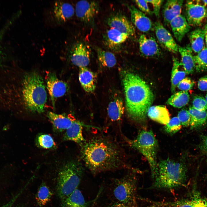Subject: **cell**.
I'll return each instance as SVG.
<instances>
[{
  "mask_svg": "<svg viewBox=\"0 0 207 207\" xmlns=\"http://www.w3.org/2000/svg\"><path fill=\"white\" fill-rule=\"evenodd\" d=\"M81 158L93 174L122 167L124 163L120 148L112 141L103 137L93 138L81 145Z\"/></svg>",
  "mask_w": 207,
  "mask_h": 207,
  "instance_id": "6da1fadb",
  "label": "cell"
},
{
  "mask_svg": "<svg viewBox=\"0 0 207 207\" xmlns=\"http://www.w3.org/2000/svg\"><path fill=\"white\" fill-rule=\"evenodd\" d=\"M128 115L139 123L146 120L154 95L148 85L138 75L128 72L122 78Z\"/></svg>",
  "mask_w": 207,
  "mask_h": 207,
  "instance_id": "7a4b0ae2",
  "label": "cell"
},
{
  "mask_svg": "<svg viewBox=\"0 0 207 207\" xmlns=\"http://www.w3.org/2000/svg\"><path fill=\"white\" fill-rule=\"evenodd\" d=\"M22 97L28 110L34 113H41L44 111L47 96L42 78L33 72L24 76L22 82Z\"/></svg>",
  "mask_w": 207,
  "mask_h": 207,
  "instance_id": "3957f363",
  "label": "cell"
},
{
  "mask_svg": "<svg viewBox=\"0 0 207 207\" xmlns=\"http://www.w3.org/2000/svg\"><path fill=\"white\" fill-rule=\"evenodd\" d=\"M187 169L183 163L167 158L158 163V172L154 186L171 189L182 186L186 179Z\"/></svg>",
  "mask_w": 207,
  "mask_h": 207,
  "instance_id": "277c9868",
  "label": "cell"
},
{
  "mask_svg": "<svg viewBox=\"0 0 207 207\" xmlns=\"http://www.w3.org/2000/svg\"><path fill=\"white\" fill-rule=\"evenodd\" d=\"M83 173V166L76 161L68 162L60 169L57 178V191L62 202L77 188Z\"/></svg>",
  "mask_w": 207,
  "mask_h": 207,
  "instance_id": "5b68a950",
  "label": "cell"
},
{
  "mask_svg": "<svg viewBox=\"0 0 207 207\" xmlns=\"http://www.w3.org/2000/svg\"><path fill=\"white\" fill-rule=\"evenodd\" d=\"M128 142L131 147L145 157L151 169L152 177L154 179L158 172L157 155L158 144L153 133L151 130H142L136 138L129 140Z\"/></svg>",
  "mask_w": 207,
  "mask_h": 207,
  "instance_id": "8992f818",
  "label": "cell"
},
{
  "mask_svg": "<svg viewBox=\"0 0 207 207\" xmlns=\"http://www.w3.org/2000/svg\"><path fill=\"white\" fill-rule=\"evenodd\" d=\"M136 189L134 178L127 175L116 180L113 194L117 202L133 206L135 200Z\"/></svg>",
  "mask_w": 207,
  "mask_h": 207,
  "instance_id": "52a82bcc",
  "label": "cell"
},
{
  "mask_svg": "<svg viewBox=\"0 0 207 207\" xmlns=\"http://www.w3.org/2000/svg\"><path fill=\"white\" fill-rule=\"evenodd\" d=\"M185 12V18L190 26H201L207 18V9L206 7L198 3L196 0L187 1Z\"/></svg>",
  "mask_w": 207,
  "mask_h": 207,
  "instance_id": "ba28073f",
  "label": "cell"
},
{
  "mask_svg": "<svg viewBox=\"0 0 207 207\" xmlns=\"http://www.w3.org/2000/svg\"><path fill=\"white\" fill-rule=\"evenodd\" d=\"M75 10L79 19L85 23L91 24L98 13L99 5L94 1H80L76 3Z\"/></svg>",
  "mask_w": 207,
  "mask_h": 207,
  "instance_id": "9c48e42d",
  "label": "cell"
},
{
  "mask_svg": "<svg viewBox=\"0 0 207 207\" xmlns=\"http://www.w3.org/2000/svg\"><path fill=\"white\" fill-rule=\"evenodd\" d=\"M46 78L47 88L54 108L56 99L65 94L68 89V85L66 82L59 79L53 72L48 73Z\"/></svg>",
  "mask_w": 207,
  "mask_h": 207,
  "instance_id": "30bf717a",
  "label": "cell"
},
{
  "mask_svg": "<svg viewBox=\"0 0 207 207\" xmlns=\"http://www.w3.org/2000/svg\"><path fill=\"white\" fill-rule=\"evenodd\" d=\"M91 52L87 45L82 42L76 43L70 51V58L72 63L80 68L86 67L90 62Z\"/></svg>",
  "mask_w": 207,
  "mask_h": 207,
  "instance_id": "8fae6325",
  "label": "cell"
},
{
  "mask_svg": "<svg viewBox=\"0 0 207 207\" xmlns=\"http://www.w3.org/2000/svg\"><path fill=\"white\" fill-rule=\"evenodd\" d=\"M156 35L159 43L164 48L174 53L178 52V46L171 34L159 21L153 25Z\"/></svg>",
  "mask_w": 207,
  "mask_h": 207,
  "instance_id": "7c38bea8",
  "label": "cell"
},
{
  "mask_svg": "<svg viewBox=\"0 0 207 207\" xmlns=\"http://www.w3.org/2000/svg\"><path fill=\"white\" fill-rule=\"evenodd\" d=\"M138 42L139 52L143 56L155 57L161 54L160 48L154 37L143 34L140 36Z\"/></svg>",
  "mask_w": 207,
  "mask_h": 207,
  "instance_id": "4fadbf2b",
  "label": "cell"
},
{
  "mask_svg": "<svg viewBox=\"0 0 207 207\" xmlns=\"http://www.w3.org/2000/svg\"><path fill=\"white\" fill-rule=\"evenodd\" d=\"M127 7L130 13L132 22L139 30L146 32L152 30V22L144 13L133 5H128Z\"/></svg>",
  "mask_w": 207,
  "mask_h": 207,
  "instance_id": "5bb4252c",
  "label": "cell"
},
{
  "mask_svg": "<svg viewBox=\"0 0 207 207\" xmlns=\"http://www.w3.org/2000/svg\"><path fill=\"white\" fill-rule=\"evenodd\" d=\"M74 12L73 6L69 3L58 1L54 4L53 16L58 23L62 24L66 22L73 16Z\"/></svg>",
  "mask_w": 207,
  "mask_h": 207,
  "instance_id": "9a60e30c",
  "label": "cell"
},
{
  "mask_svg": "<svg viewBox=\"0 0 207 207\" xmlns=\"http://www.w3.org/2000/svg\"><path fill=\"white\" fill-rule=\"evenodd\" d=\"M107 23L111 28L117 30L129 37L135 34V30L133 24L123 15L118 14L110 16L107 20Z\"/></svg>",
  "mask_w": 207,
  "mask_h": 207,
  "instance_id": "2e32d148",
  "label": "cell"
},
{
  "mask_svg": "<svg viewBox=\"0 0 207 207\" xmlns=\"http://www.w3.org/2000/svg\"><path fill=\"white\" fill-rule=\"evenodd\" d=\"M183 1L169 0L164 4L162 15L165 24H169L171 21L181 15Z\"/></svg>",
  "mask_w": 207,
  "mask_h": 207,
  "instance_id": "e0dca14e",
  "label": "cell"
},
{
  "mask_svg": "<svg viewBox=\"0 0 207 207\" xmlns=\"http://www.w3.org/2000/svg\"><path fill=\"white\" fill-rule=\"evenodd\" d=\"M97 76L95 73L86 67L79 68L78 79L85 91L93 92L96 88Z\"/></svg>",
  "mask_w": 207,
  "mask_h": 207,
  "instance_id": "ac0fdd59",
  "label": "cell"
},
{
  "mask_svg": "<svg viewBox=\"0 0 207 207\" xmlns=\"http://www.w3.org/2000/svg\"><path fill=\"white\" fill-rule=\"evenodd\" d=\"M169 24L174 37L179 42L182 41L191 29L185 17L181 15L172 20Z\"/></svg>",
  "mask_w": 207,
  "mask_h": 207,
  "instance_id": "d6986e66",
  "label": "cell"
},
{
  "mask_svg": "<svg viewBox=\"0 0 207 207\" xmlns=\"http://www.w3.org/2000/svg\"><path fill=\"white\" fill-rule=\"evenodd\" d=\"M84 126L90 127L75 119L73 121L71 126L66 130L64 135V139L73 141L82 145L86 141L82 133Z\"/></svg>",
  "mask_w": 207,
  "mask_h": 207,
  "instance_id": "ffe728a7",
  "label": "cell"
},
{
  "mask_svg": "<svg viewBox=\"0 0 207 207\" xmlns=\"http://www.w3.org/2000/svg\"><path fill=\"white\" fill-rule=\"evenodd\" d=\"M47 116L55 128L59 131L68 129L75 119L71 115L66 116L57 114L51 111L48 112Z\"/></svg>",
  "mask_w": 207,
  "mask_h": 207,
  "instance_id": "44dd1931",
  "label": "cell"
},
{
  "mask_svg": "<svg viewBox=\"0 0 207 207\" xmlns=\"http://www.w3.org/2000/svg\"><path fill=\"white\" fill-rule=\"evenodd\" d=\"M147 114L152 120L165 125L168 123L170 119L168 110L164 106H150L147 111Z\"/></svg>",
  "mask_w": 207,
  "mask_h": 207,
  "instance_id": "7402d4cb",
  "label": "cell"
},
{
  "mask_svg": "<svg viewBox=\"0 0 207 207\" xmlns=\"http://www.w3.org/2000/svg\"><path fill=\"white\" fill-rule=\"evenodd\" d=\"M192 51L189 45L185 47H179L178 52L181 57V62L186 74L192 73L195 69V64Z\"/></svg>",
  "mask_w": 207,
  "mask_h": 207,
  "instance_id": "603a6c76",
  "label": "cell"
},
{
  "mask_svg": "<svg viewBox=\"0 0 207 207\" xmlns=\"http://www.w3.org/2000/svg\"><path fill=\"white\" fill-rule=\"evenodd\" d=\"M189 38L192 51L198 54L203 49L205 45L204 29L198 28L192 31L189 33Z\"/></svg>",
  "mask_w": 207,
  "mask_h": 207,
  "instance_id": "cb8c5ba5",
  "label": "cell"
},
{
  "mask_svg": "<svg viewBox=\"0 0 207 207\" xmlns=\"http://www.w3.org/2000/svg\"><path fill=\"white\" fill-rule=\"evenodd\" d=\"M173 62L171 83V90L174 93L179 83L185 78L186 73L182 64L177 58H173Z\"/></svg>",
  "mask_w": 207,
  "mask_h": 207,
  "instance_id": "d4e9b609",
  "label": "cell"
},
{
  "mask_svg": "<svg viewBox=\"0 0 207 207\" xmlns=\"http://www.w3.org/2000/svg\"><path fill=\"white\" fill-rule=\"evenodd\" d=\"M124 109L122 99L120 97L115 98L108 105L107 113L109 117L113 121H119L124 114Z\"/></svg>",
  "mask_w": 207,
  "mask_h": 207,
  "instance_id": "484cf974",
  "label": "cell"
},
{
  "mask_svg": "<svg viewBox=\"0 0 207 207\" xmlns=\"http://www.w3.org/2000/svg\"><path fill=\"white\" fill-rule=\"evenodd\" d=\"M129 37V36L126 34L111 28L106 32V41L110 47L114 48L124 42Z\"/></svg>",
  "mask_w": 207,
  "mask_h": 207,
  "instance_id": "4316f807",
  "label": "cell"
},
{
  "mask_svg": "<svg viewBox=\"0 0 207 207\" xmlns=\"http://www.w3.org/2000/svg\"><path fill=\"white\" fill-rule=\"evenodd\" d=\"M62 202L64 207H87L89 205L81 191L78 188Z\"/></svg>",
  "mask_w": 207,
  "mask_h": 207,
  "instance_id": "83f0119b",
  "label": "cell"
},
{
  "mask_svg": "<svg viewBox=\"0 0 207 207\" xmlns=\"http://www.w3.org/2000/svg\"><path fill=\"white\" fill-rule=\"evenodd\" d=\"M188 112L191 116V129H197L204 125L207 121V112L197 110L190 107Z\"/></svg>",
  "mask_w": 207,
  "mask_h": 207,
  "instance_id": "f1b7e54d",
  "label": "cell"
},
{
  "mask_svg": "<svg viewBox=\"0 0 207 207\" xmlns=\"http://www.w3.org/2000/svg\"><path fill=\"white\" fill-rule=\"evenodd\" d=\"M189 96L187 91H181L172 95L166 102V104L178 108H180L187 104Z\"/></svg>",
  "mask_w": 207,
  "mask_h": 207,
  "instance_id": "f546056e",
  "label": "cell"
},
{
  "mask_svg": "<svg viewBox=\"0 0 207 207\" xmlns=\"http://www.w3.org/2000/svg\"><path fill=\"white\" fill-rule=\"evenodd\" d=\"M52 193L45 183H43L38 190L35 196L37 204L40 206L46 205L51 200Z\"/></svg>",
  "mask_w": 207,
  "mask_h": 207,
  "instance_id": "4dcf8cb0",
  "label": "cell"
},
{
  "mask_svg": "<svg viewBox=\"0 0 207 207\" xmlns=\"http://www.w3.org/2000/svg\"><path fill=\"white\" fill-rule=\"evenodd\" d=\"M97 51L98 60L102 66L112 68L116 65V60L114 54L99 48L97 49Z\"/></svg>",
  "mask_w": 207,
  "mask_h": 207,
  "instance_id": "1f68e13d",
  "label": "cell"
},
{
  "mask_svg": "<svg viewBox=\"0 0 207 207\" xmlns=\"http://www.w3.org/2000/svg\"><path fill=\"white\" fill-rule=\"evenodd\" d=\"M195 69L198 72L207 70V48L205 45L203 49L193 56Z\"/></svg>",
  "mask_w": 207,
  "mask_h": 207,
  "instance_id": "d6a6232c",
  "label": "cell"
},
{
  "mask_svg": "<svg viewBox=\"0 0 207 207\" xmlns=\"http://www.w3.org/2000/svg\"><path fill=\"white\" fill-rule=\"evenodd\" d=\"M182 125L177 117H174L170 119L169 122L164 127L166 133L173 134L178 131L181 129Z\"/></svg>",
  "mask_w": 207,
  "mask_h": 207,
  "instance_id": "836d02e7",
  "label": "cell"
},
{
  "mask_svg": "<svg viewBox=\"0 0 207 207\" xmlns=\"http://www.w3.org/2000/svg\"><path fill=\"white\" fill-rule=\"evenodd\" d=\"M37 142L40 146L45 149H49L55 145L54 140L50 135L42 134L37 138Z\"/></svg>",
  "mask_w": 207,
  "mask_h": 207,
  "instance_id": "e575fe53",
  "label": "cell"
},
{
  "mask_svg": "<svg viewBox=\"0 0 207 207\" xmlns=\"http://www.w3.org/2000/svg\"><path fill=\"white\" fill-rule=\"evenodd\" d=\"M193 107L200 111H206L207 110V103L205 98L200 95L195 96L192 101Z\"/></svg>",
  "mask_w": 207,
  "mask_h": 207,
  "instance_id": "d590c367",
  "label": "cell"
},
{
  "mask_svg": "<svg viewBox=\"0 0 207 207\" xmlns=\"http://www.w3.org/2000/svg\"><path fill=\"white\" fill-rule=\"evenodd\" d=\"M177 117L182 125L185 127L190 125L191 116L187 110L184 109L181 110L178 114Z\"/></svg>",
  "mask_w": 207,
  "mask_h": 207,
  "instance_id": "8d00e7d4",
  "label": "cell"
},
{
  "mask_svg": "<svg viewBox=\"0 0 207 207\" xmlns=\"http://www.w3.org/2000/svg\"><path fill=\"white\" fill-rule=\"evenodd\" d=\"M194 82L192 79L188 78H184L178 84V88L182 91H187L193 87Z\"/></svg>",
  "mask_w": 207,
  "mask_h": 207,
  "instance_id": "74e56055",
  "label": "cell"
},
{
  "mask_svg": "<svg viewBox=\"0 0 207 207\" xmlns=\"http://www.w3.org/2000/svg\"><path fill=\"white\" fill-rule=\"evenodd\" d=\"M192 201L193 207H207V202L198 192L194 193Z\"/></svg>",
  "mask_w": 207,
  "mask_h": 207,
  "instance_id": "f35d334b",
  "label": "cell"
},
{
  "mask_svg": "<svg viewBox=\"0 0 207 207\" xmlns=\"http://www.w3.org/2000/svg\"><path fill=\"white\" fill-rule=\"evenodd\" d=\"M146 1L147 3H150L152 5L153 9V13L156 17H159L161 7L164 1L161 0Z\"/></svg>",
  "mask_w": 207,
  "mask_h": 207,
  "instance_id": "ab89813d",
  "label": "cell"
},
{
  "mask_svg": "<svg viewBox=\"0 0 207 207\" xmlns=\"http://www.w3.org/2000/svg\"><path fill=\"white\" fill-rule=\"evenodd\" d=\"M135 2L139 9L142 12L149 14H152L150 10L147 3L146 0H135Z\"/></svg>",
  "mask_w": 207,
  "mask_h": 207,
  "instance_id": "60d3db41",
  "label": "cell"
},
{
  "mask_svg": "<svg viewBox=\"0 0 207 207\" xmlns=\"http://www.w3.org/2000/svg\"><path fill=\"white\" fill-rule=\"evenodd\" d=\"M198 87V89L201 91H207V75L203 76L199 79Z\"/></svg>",
  "mask_w": 207,
  "mask_h": 207,
  "instance_id": "b9f144b4",
  "label": "cell"
},
{
  "mask_svg": "<svg viewBox=\"0 0 207 207\" xmlns=\"http://www.w3.org/2000/svg\"><path fill=\"white\" fill-rule=\"evenodd\" d=\"M199 147L202 152L207 156V135L202 136Z\"/></svg>",
  "mask_w": 207,
  "mask_h": 207,
  "instance_id": "7bdbcfd3",
  "label": "cell"
},
{
  "mask_svg": "<svg viewBox=\"0 0 207 207\" xmlns=\"http://www.w3.org/2000/svg\"><path fill=\"white\" fill-rule=\"evenodd\" d=\"M12 21L11 20L10 21V22L8 23V24L0 31V63L2 62L3 57V53L2 50L1 43V41L5 31L9 26L10 25V24H12Z\"/></svg>",
  "mask_w": 207,
  "mask_h": 207,
  "instance_id": "ee69618b",
  "label": "cell"
},
{
  "mask_svg": "<svg viewBox=\"0 0 207 207\" xmlns=\"http://www.w3.org/2000/svg\"><path fill=\"white\" fill-rule=\"evenodd\" d=\"M177 207H193V204L192 200H185L183 201Z\"/></svg>",
  "mask_w": 207,
  "mask_h": 207,
  "instance_id": "f6af8a7d",
  "label": "cell"
},
{
  "mask_svg": "<svg viewBox=\"0 0 207 207\" xmlns=\"http://www.w3.org/2000/svg\"><path fill=\"white\" fill-rule=\"evenodd\" d=\"M133 206L124 203L117 202L109 207H132Z\"/></svg>",
  "mask_w": 207,
  "mask_h": 207,
  "instance_id": "bcb514c9",
  "label": "cell"
},
{
  "mask_svg": "<svg viewBox=\"0 0 207 207\" xmlns=\"http://www.w3.org/2000/svg\"><path fill=\"white\" fill-rule=\"evenodd\" d=\"M16 198L17 196H16L11 200L9 202L0 207H11L16 200Z\"/></svg>",
  "mask_w": 207,
  "mask_h": 207,
  "instance_id": "7dc6e473",
  "label": "cell"
},
{
  "mask_svg": "<svg viewBox=\"0 0 207 207\" xmlns=\"http://www.w3.org/2000/svg\"><path fill=\"white\" fill-rule=\"evenodd\" d=\"M205 33V45L207 48V24H206L204 28Z\"/></svg>",
  "mask_w": 207,
  "mask_h": 207,
  "instance_id": "c3c4849f",
  "label": "cell"
},
{
  "mask_svg": "<svg viewBox=\"0 0 207 207\" xmlns=\"http://www.w3.org/2000/svg\"><path fill=\"white\" fill-rule=\"evenodd\" d=\"M205 99L207 103V93L206 95Z\"/></svg>",
  "mask_w": 207,
  "mask_h": 207,
  "instance_id": "681fc988",
  "label": "cell"
},
{
  "mask_svg": "<svg viewBox=\"0 0 207 207\" xmlns=\"http://www.w3.org/2000/svg\"><path fill=\"white\" fill-rule=\"evenodd\" d=\"M20 207V206H17V207Z\"/></svg>",
  "mask_w": 207,
  "mask_h": 207,
  "instance_id": "f907efd6",
  "label": "cell"
}]
</instances>
